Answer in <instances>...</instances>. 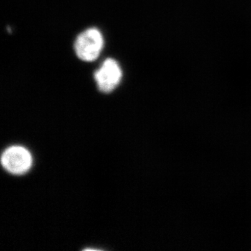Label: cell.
<instances>
[{"label":"cell","instance_id":"1","mask_svg":"<svg viewBox=\"0 0 251 251\" xmlns=\"http://www.w3.org/2000/svg\"><path fill=\"white\" fill-rule=\"evenodd\" d=\"M103 46V39L99 29L91 28L81 33L75 42L77 57L85 62H92L99 57Z\"/></svg>","mask_w":251,"mask_h":251},{"label":"cell","instance_id":"3","mask_svg":"<svg viewBox=\"0 0 251 251\" xmlns=\"http://www.w3.org/2000/svg\"><path fill=\"white\" fill-rule=\"evenodd\" d=\"M122 72L116 61L108 59L95 73V80L99 90L105 93L112 92L120 83Z\"/></svg>","mask_w":251,"mask_h":251},{"label":"cell","instance_id":"2","mask_svg":"<svg viewBox=\"0 0 251 251\" xmlns=\"http://www.w3.org/2000/svg\"><path fill=\"white\" fill-rule=\"evenodd\" d=\"M1 164L4 169L14 175H22L30 169L32 158L25 148L13 146L5 150L1 156Z\"/></svg>","mask_w":251,"mask_h":251}]
</instances>
